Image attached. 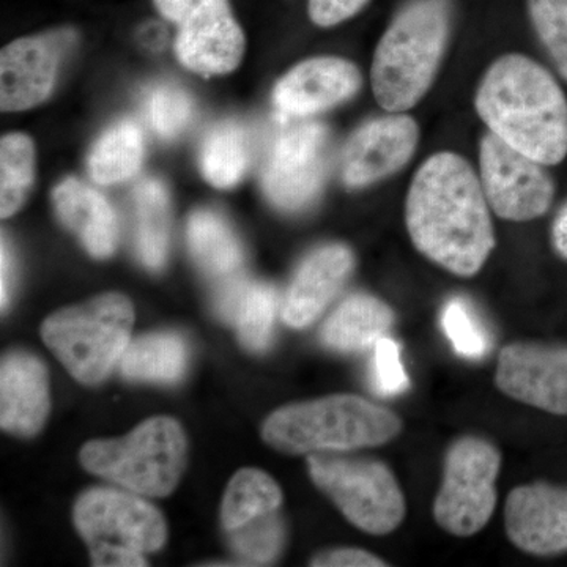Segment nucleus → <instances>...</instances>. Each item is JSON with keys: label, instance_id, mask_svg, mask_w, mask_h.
<instances>
[{"label": "nucleus", "instance_id": "f257e3e1", "mask_svg": "<svg viewBox=\"0 0 567 567\" xmlns=\"http://www.w3.org/2000/svg\"><path fill=\"white\" fill-rule=\"evenodd\" d=\"M405 223L417 251L462 278L480 274L495 248L483 185L456 153H435L417 169Z\"/></svg>", "mask_w": 567, "mask_h": 567}, {"label": "nucleus", "instance_id": "f03ea898", "mask_svg": "<svg viewBox=\"0 0 567 567\" xmlns=\"http://www.w3.org/2000/svg\"><path fill=\"white\" fill-rule=\"evenodd\" d=\"M476 111L491 133L544 166L567 155V100L543 65L507 54L487 70Z\"/></svg>", "mask_w": 567, "mask_h": 567}, {"label": "nucleus", "instance_id": "7ed1b4c3", "mask_svg": "<svg viewBox=\"0 0 567 567\" xmlns=\"http://www.w3.org/2000/svg\"><path fill=\"white\" fill-rule=\"evenodd\" d=\"M401 417L354 394H333L276 410L265 421L267 445L293 454H334L386 445Z\"/></svg>", "mask_w": 567, "mask_h": 567}, {"label": "nucleus", "instance_id": "20e7f679", "mask_svg": "<svg viewBox=\"0 0 567 567\" xmlns=\"http://www.w3.org/2000/svg\"><path fill=\"white\" fill-rule=\"evenodd\" d=\"M450 24L447 0H412L395 14L372 61V89L383 110L404 112L427 93L445 54Z\"/></svg>", "mask_w": 567, "mask_h": 567}, {"label": "nucleus", "instance_id": "39448f33", "mask_svg": "<svg viewBox=\"0 0 567 567\" xmlns=\"http://www.w3.org/2000/svg\"><path fill=\"white\" fill-rule=\"evenodd\" d=\"M133 323L132 301L104 293L48 317L41 338L78 382L96 385L121 363Z\"/></svg>", "mask_w": 567, "mask_h": 567}, {"label": "nucleus", "instance_id": "423d86ee", "mask_svg": "<svg viewBox=\"0 0 567 567\" xmlns=\"http://www.w3.org/2000/svg\"><path fill=\"white\" fill-rule=\"evenodd\" d=\"M186 439L173 417L144 421L123 439L93 440L81 450V464L133 494L167 496L185 466Z\"/></svg>", "mask_w": 567, "mask_h": 567}, {"label": "nucleus", "instance_id": "0eeeda50", "mask_svg": "<svg viewBox=\"0 0 567 567\" xmlns=\"http://www.w3.org/2000/svg\"><path fill=\"white\" fill-rule=\"evenodd\" d=\"M73 518L91 547L93 566H147L144 555L166 543L163 514L140 496L114 488H92L82 494Z\"/></svg>", "mask_w": 567, "mask_h": 567}, {"label": "nucleus", "instance_id": "6e6552de", "mask_svg": "<svg viewBox=\"0 0 567 567\" xmlns=\"http://www.w3.org/2000/svg\"><path fill=\"white\" fill-rule=\"evenodd\" d=\"M309 476L344 514L369 535L385 536L404 520L405 496L390 466L372 458L311 454Z\"/></svg>", "mask_w": 567, "mask_h": 567}, {"label": "nucleus", "instance_id": "1a4fd4ad", "mask_svg": "<svg viewBox=\"0 0 567 567\" xmlns=\"http://www.w3.org/2000/svg\"><path fill=\"white\" fill-rule=\"evenodd\" d=\"M499 466L502 456L491 442L477 436L458 439L447 450L434 503L436 524L457 537L476 535L486 527L495 513Z\"/></svg>", "mask_w": 567, "mask_h": 567}, {"label": "nucleus", "instance_id": "9d476101", "mask_svg": "<svg viewBox=\"0 0 567 567\" xmlns=\"http://www.w3.org/2000/svg\"><path fill=\"white\" fill-rule=\"evenodd\" d=\"M156 9L177 25L178 61L200 74H226L240 65L245 33L229 0H155Z\"/></svg>", "mask_w": 567, "mask_h": 567}, {"label": "nucleus", "instance_id": "9b49d317", "mask_svg": "<svg viewBox=\"0 0 567 567\" xmlns=\"http://www.w3.org/2000/svg\"><path fill=\"white\" fill-rule=\"evenodd\" d=\"M330 137L320 123L287 126L276 136L265 159L262 186L268 199L286 212L315 203L328 171Z\"/></svg>", "mask_w": 567, "mask_h": 567}, {"label": "nucleus", "instance_id": "f8f14e48", "mask_svg": "<svg viewBox=\"0 0 567 567\" xmlns=\"http://www.w3.org/2000/svg\"><path fill=\"white\" fill-rule=\"evenodd\" d=\"M481 185L488 207L506 221H532L550 208L555 186L544 164L511 147L494 133L481 142Z\"/></svg>", "mask_w": 567, "mask_h": 567}, {"label": "nucleus", "instance_id": "ddd939ff", "mask_svg": "<svg viewBox=\"0 0 567 567\" xmlns=\"http://www.w3.org/2000/svg\"><path fill=\"white\" fill-rule=\"evenodd\" d=\"M76 43V31L62 28L7 44L0 54L2 111H25L43 103L54 91L63 59Z\"/></svg>", "mask_w": 567, "mask_h": 567}, {"label": "nucleus", "instance_id": "4468645a", "mask_svg": "<svg viewBox=\"0 0 567 567\" xmlns=\"http://www.w3.org/2000/svg\"><path fill=\"white\" fill-rule=\"evenodd\" d=\"M495 383L514 401L551 415H567V346H506L499 352Z\"/></svg>", "mask_w": 567, "mask_h": 567}, {"label": "nucleus", "instance_id": "2eb2a0df", "mask_svg": "<svg viewBox=\"0 0 567 567\" xmlns=\"http://www.w3.org/2000/svg\"><path fill=\"white\" fill-rule=\"evenodd\" d=\"M420 128L409 115L395 114L364 123L341 153L342 182L363 188L398 173L416 151Z\"/></svg>", "mask_w": 567, "mask_h": 567}, {"label": "nucleus", "instance_id": "dca6fc26", "mask_svg": "<svg viewBox=\"0 0 567 567\" xmlns=\"http://www.w3.org/2000/svg\"><path fill=\"white\" fill-rule=\"evenodd\" d=\"M506 533L511 543L536 557H555L567 551V487L547 483L518 486L505 506Z\"/></svg>", "mask_w": 567, "mask_h": 567}, {"label": "nucleus", "instance_id": "f3484780", "mask_svg": "<svg viewBox=\"0 0 567 567\" xmlns=\"http://www.w3.org/2000/svg\"><path fill=\"white\" fill-rule=\"evenodd\" d=\"M360 85L354 63L341 58L308 59L275 85L274 104L286 117L305 118L347 102Z\"/></svg>", "mask_w": 567, "mask_h": 567}, {"label": "nucleus", "instance_id": "a211bd4d", "mask_svg": "<svg viewBox=\"0 0 567 567\" xmlns=\"http://www.w3.org/2000/svg\"><path fill=\"white\" fill-rule=\"evenodd\" d=\"M353 267V254L344 245H327L309 254L284 298V322L292 328L315 323L341 292Z\"/></svg>", "mask_w": 567, "mask_h": 567}, {"label": "nucleus", "instance_id": "6ab92c4d", "mask_svg": "<svg viewBox=\"0 0 567 567\" xmlns=\"http://www.w3.org/2000/svg\"><path fill=\"white\" fill-rule=\"evenodd\" d=\"M48 372L39 358L24 352L7 354L0 368V424L20 436L39 434L50 413Z\"/></svg>", "mask_w": 567, "mask_h": 567}, {"label": "nucleus", "instance_id": "aec40b11", "mask_svg": "<svg viewBox=\"0 0 567 567\" xmlns=\"http://www.w3.org/2000/svg\"><path fill=\"white\" fill-rule=\"evenodd\" d=\"M55 212L71 233L76 234L93 257L104 259L117 246L118 224L106 197L91 186L65 178L52 193Z\"/></svg>", "mask_w": 567, "mask_h": 567}, {"label": "nucleus", "instance_id": "412c9836", "mask_svg": "<svg viewBox=\"0 0 567 567\" xmlns=\"http://www.w3.org/2000/svg\"><path fill=\"white\" fill-rule=\"evenodd\" d=\"M278 297L270 284L234 278L223 284L218 293L219 315L234 323L241 344L262 352L270 344Z\"/></svg>", "mask_w": 567, "mask_h": 567}, {"label": "nucleus", "instance_id": "4be33fe9", "mask_svg": "<svg viewBox=\"0 0 567 567\" xmlns=\"http://www.w3.org/2000/svg\"><path fill=\"white\" fill-rule=\"evenodd\" d=\"M394 312L368 293H354L328 317L320 331L323 344L338 352H361L390 333Z\"/></svg>", "mask_w": 567, "mask_h": 567}, {"label": "nucleus", "instance_id": "5701e85b", "mask_svg": "<svg viewBox=\"0 0 567 567\" xmlns=\"http://www.w3.org/2000/svg\"><path fill=\"white\" fill-rule=\"evenodd\" d=\"M188 245L203 270L224 282L237 278L244 249L229 224L210 210L193 213L188 221Z\"/></svg>", "mask_w": 567, "mask_h": 567}, {"label": "nucleus", "instance_id": "b1692460", "mask_svg": "<svg viewBox=\"0 0 567 567\" xmlns=\"http://www.w3.org/2000/svg\"><path fill=\"white\" fill-rule=\"evenodd\" d=\"M188 349L181 336H142L123 353L121 371L126 379L174 383L185 374Z\"/></svg>", "mask_w": 567, "mask_h": 567}, {"label": "nucleus", "instance_id": "393cba45", "mask_svg": "<svg viewBox=\"0 0 567 567\" xmlns=\"http://www.w3.org/2000/svg\"><path fill=\"white\" fill-rule=\"evenodd\" d=\"M136 249L142 264L158 270L169 246V196L159 181L147 178L134 189Z\"/></svg>", "mask_w": 567, "mask_h": 567}, {"label": "nucleus", "instance_id": "a878e982", "mask_svg": "<svg viewBox=\"0 0 567 567\" xmlns=\"http://www.w3.org/2000/svg\"><path fill=\"white\" fill-rule=\"evenodd\" d=\"M144 159V136L134 122L112 126L93 145L87 159L89 175L100 185H115L134 177Z\"/></svg>", "mask_w": 567, "mask_h": 567}, {"label": "nucleus", "instance_id": "bb28decb", "mask_svg": "<svg viewBox=\"0 0 567 567\" xmlns=\"http://www.w3.org/2000/svg\"><path fill=\"white\" fill-rule=\"evenodd\" d=\"M282 492L274 477L262 470H240L224 494L221 524L227 533L249 522L276 513L281 507Z\"/></svg>", "mask_w": 567, "mask_h": 567}, {"label": "nucleus", "instance_id": "cd10ccee", "mask_svg": "<svg viewBox=\"0 0 567 567\" xmlns=\"http://www.w3.org/2000/svg\"><path fill=\"white\" fill-rule=\"evenodd\" d=\"M249 141L244 126L224 122L205 137L200 169L216 188H230L244 178L249 164Z\"/></svg>", "mask_w": 567, "mask_h": 567}, {"label": "nucleus", "instance_id": "c85d7f7f", "mask_svg": "<svg viewBox=\"0 0 567 567\" xmlns=\"http://www.w3.org/2000/svg\"><path fill=\"white\" fill-rule=\"evenodd\" d=\"M35 177V148L31 137L11 133L0 142V216L10 218L31 193Z\"/></svg>", "mask_w": 567, "mask_h": 567}, {"label": "nucleus", "instance_id": "c756f323", "mask_svg": "<svg viewBox=\"0 0 567 567\" xmlns=\"http://www.w3.org/2000/svg\"><path fill=\"white\" fill-rule=\"evenodd\" d=\"M284 539L286 532L278 511L229 532L233 550L248 566L271 565L282 551Z\"/></svg>", "mask_w": 567, "mask_h": 567}, {"label": "nucleus", "instance_id": "7c9ffc66", "mask_svg": "<svg viewBox=\"0 0 567 567\" xmlns=\"http://www.w3.org/2000/svg\"><path fill=\"white\" fill-rule=\"evenodd\" d=\"M537 35L567 80V0H527Z\"/></svg>", "mask_w": 567, "mask_h": 567}, {"label": "nucleus", "instance_id": "2f4dec72", "mask_svg": "<svg viewBox=\"0 0 567 567\" xmlns=\"http://www.w3.org/2000/svg\"><path fill=\"white\" fill-rule=\"evenodd\" d=\"M145 107L153 130L164 140L178 136L193 117L192 99L188 93L173 84L153 87Z\"/></svg>", "mask_w": 567, "mask_h": 567}, {"label": "nucleus", "instance_id": "473e14b6", "mask_svg": "<svg viewBox=\"0 0 567 567\" xmlns=\"http://www.w3.org/2000/svg\"><path fill=\"white\" fill-rule=\"evenodd\" d=\"M443 330L461 357L477 360L488 352V338L464 300L447 301L442 315Z\"/></svg>", "mask_w": 567, "mask_h": 567}, {"label": "nucleus", "instance_id": "72a5a7b5", "mask_svg": "<svg viewBox=\"0 0 567 567\" xmlns=\"http://www.w3.org/2000/svg\"><path fill=\"white\" fill-rule=\"evenodd\" d=\"M372 386L382 395H398L410 386L409 375L401 360V349L388 336L374 346Z\"/></svg>", "mask_w": 567, "mask_h": 567}, {"label": "nucleus", "instance_id": "f704fd0d", "mask_svg": "<svg viewBox=\"0 0 567 567\" xmlns=\"http://www.w3.org/2000/svg\"><path fill=\"white\" fill-rule=\"evenodd\" d=\"M369 0H309V18L319 28L341 24L368 6Z\"/></svg>", "mask_w": 567, "mask_h": 567}, {"label": "nucleus", "instance_id": "c9c22d12", "mask_svg": "<svg viewBox=\"0 0 567 567\" xmlns=\"http://www.w3.org/2000/svg\"><path fill=\"white\" fill-rule=\"evenodd\" d=\"M319 567H383L388 566L385 559L363 550V548H336L317 555L311 563Z\"/></svg>", "mask_w": 567, "mask_h": 567}, {"label": "nucleus", "instance_id": "e433bc0d", "mask_svg": "<svg viewBox=\"0 0 567 567\" xmlns=\"http://www.w3.org/2000/svg\"><path fill=\"white\" fill-rule=\"evenodd\" d=\"M11 286H13V256L9 241L2 237V251H0V300L2 308L10 301Z\"/></svg>", "mask_w": 567, "mask_h": 567}, {"label": "nucleus", "instance_id": "4c0bfd02", "mask_svg": "<svg viewBox=\"0 0 567 567\" xmlns=\"http://www.w3.org/2000/svg\"><path fill=\"white\" fill-rule=\"evenodd\" d=\"M551 244H554L555 251L567 260V203L563 205L555 218L554 226H551Z\"/></svg>", "mask_w": 567, "mask_h": 567}]
</instances>
